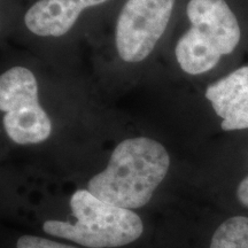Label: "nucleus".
<instances>
[{"instance_id":"1","label":"nucleus","mask_w":248,"mask_h":248,"mask_svg":"<svg viewBox=\"0 0 248 248\" xmlns=\"http://www.w3.org/2000/svg\"><path fill=\"white\" fill-rule=\"evenodd\" d=\"M169 166L168 152L159 141L125 139L113 151L107 168L90 179L88 191L121 208H141L150 202Z\"/></svg>"},{"instance_id":"2","label":"nucleus","mask_w":248,"mask_h":248,"mask_svg":"<svg viewBox=\"0 0 248 248\" xmlns=\"http://www.w3.org/2000/svg\"><path fill=\"white\" fill-rule=\"evenodd\" d=\"M186 13L191 28L176 45V59L185 73L200 75L237 47L239 23L225 0H190Z\"/></svg>"},{"instance_id":"3","label":"nucleus","mask_w":248,"mask_h":248,"mask_svg":"<svg viewBox=\"0 0 248 248\" xmlns=\"http://www.w3.org/2000/svg\"><path fill=\"white\" fill-rule=\"evenodd\" d=\"M70 207L76 222L47 221L43 225L46 233L86 247L113 248L133 243L144 230L135 212L105 202L88 190L76 191Z\"/></svg>"},{"instance_id":"4","label":"nucleus","mask_w":248,"mask_h":248,"mask_svg":"<svg viewBox=\"0 0 248 248\" xmlns=\"http://www.w3.org/2000/svg\"><path fill=\"white\" fill-rule=\"evenodd\" d=\"M0 110L9 138L18 145L45 141L52 122L39 105L38 84L31 70L13 67L0 75Z\"/></svg>"},{"instance_id":"5","label":"nucleus","mask_w":248,"mask_h":248,"mask_svg":"<svg viewBox=\"0 0 248 248\" xmlns=\"http://www.w3.org/2000/svg\"><path fill=\"white\" fill-rule=\"evenodd\" d=\"M175 0H128L119 15L115 44L125 62H140L152 53L168 26Z\"/></svg>"},{"instance_id":"6","label":"nucleus","mask_w":248,"mask_h":248,"mask_svg":"<svg viewBox=\"0 0 248 248\" xmlns=\"http://www.w3.org/2000/svg\"><path fill=\"white\" fill-rule=\"evenodd\" d=\"M224 131L248 129V66L238 68L206 90Z\"/></svg>"},{"instance_id":"7","label":"nucleus","mask_w":248,"mask_h":248,"mask_svg":"<svg viewBox=\"0 0 248 248\" xmlns=\"http://www.w3.org/2000/svg\"><path fill=\"white\" fill-rule=\"evenodd\" d=\"M107 0H39L28 9L24 23L40 37H61L69 31L79 14Z\"/></svg>"},{"instance_id":"8","label":"nucleus","mask_w":248,"mask_h":248,"mask_svg":"<svg viewBox=\"0 0 248 248\" xmlns=\"http://www.w3.org/2000/svg\"><path fill=\"white\" fill-rule=\"evenodd\" d=\"M210 248H248V217L226 219L213 235Z\"/></svg>"},{"instance_id":"9","label":"nucleus","mask_w":248,"mask_h":248,"mask_svg":"<svg viewBox=\"0 0 248 248\" xmlns=\"http://www.w3.org/2000/svg\"><path fill=\"white\" fill-rule=\"evenodd\" d=\"M16 248H77L68 246L57 241L36 237V235H23L17 240Z\"/></svg>"},{"instance_id":"10","label":"nucleus","mask_w":248,"mask_h":248,"mask_svg":"<svg viewBox=\"0 0 248 248\" xmlns=\"http://www.w3.org/2000/svg\"><path fill=\"white\" fill-rule=\"evenodd\" d=\"M237 198L243 206L248 208V176L241 181L237 188Z\"/></svg>"}]
</instances>
